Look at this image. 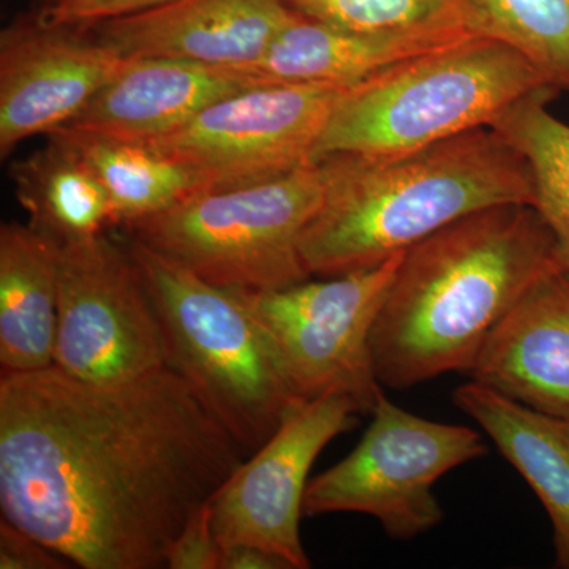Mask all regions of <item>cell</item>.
<instances>
[{
	"instance_id": "obj_25",
	"label": "cell",
	"mask_w": 569,
	"mask_h": 569,
	"mask_svg": "<svg viewBox=\"0 0 569 569\" xmlns=\"http://www.w3.org/2000/svg\"><path fill=\"white\" fill-rule=\"evenodd\" d=\"M222 546L212 527L211 503H204L187 520L183 529L171 542L164 568L219 569Z\"/></svg>"
},
{
	"instance_id": "obj_11",
	"label": "cell",
	"mask_w": 569,
	"mask_h": 569,
	"mask_svg": "<svg viewBox=\"0 0 569 569\" xmlns=\"http://www.w3.org/2000/svg\"><path fill=\"white\" fill-rule=\"evenodd\" d=\"M362 415L350 397L307 400L213 493L209 503L220 546L252 545L310 568L299 522L309 475L320 452Z\"/></svg>"
},
{
	"instance_id": "obj_28",
	"label": "cell",
	"mask_w": 569,
	"mask_h": 569,
	"mask_svg": "<svg viewBox=\"0 0 569 569\" xmlns=\"http://www.w3.org/2000/svg\"><path fill=\"white\" fill-rule=\"evenodd\" d=\"M569 422V421H568Z\"/></svg>"
},
{
	"instance_id": "obj_5",
	"label": "cell",
	"mask_w": 569,
	"mask_h": 569,
	"mask_svg": "<svg viewBox=\"0 0 569 569\" xmlns=\"http://www.w3.org/2000/svg\"><path fill=\"white\" fill-rule=\"evenodd\" d=\"M546 88L541 74L508 44L468 37L342 91L318 142L317 162L335 153L419 151L490 127L509 107Z\"/></svg>"
},
{
	"instance_id": "obj_12",
	"label": "cell",
	"mask_w": 569,
	"mask_h": 569,
	"mask_svg": "<svg viewBox=\"0 0 569 569\" xmlns=\"http://www.w3.org/2000/svg\"><path fill=\"white\" fill-rule=\"evenodd\" d=\"M127 58L86 29L13 22L0 36V156L69 126Z\"/></svg>"
},
{
	"instance_id": "obj_2",
	"label": "cell",
	"mask_w": 569,
	"mask_h": 569,
	"mask_svg": "<svg viewBox=\"0 0 569 569\" xmlns=\"http://www.w3.org/2000/svg\"><path fill=\"white\" fill-rule=\"evenodd\" d=\"M559 269L556 238L530 204L482 209L411 247L370 336L381 387L470 372L509 310Z\"/></svg>"
},
{
	"instance_id": "obj_16",
	"label": "cell",
	"mask_w": 569,
	"mask_h": 569,
	"mask_svg": "<svg viewBox=\"0 0 569 569\" xmlns=\"http://www.w3.org/2000/svg\"><path fill=\"white\" fill-rule=\"evenodd\" d=\"M473 36L481 33L348 31L299 14L276 37L260 61L241 71L258 84L290 82L348 89L397 63Z\"/></svg>"
},
{
	"instance_id": "obj_27",
	"label": "cell",
	"mask_w": 569,
	"mask_h": 569,
	"mask_svg": "<svg viewBox=\"0 0 569 569\" xmlns=\"http://www.w3.org/2000/svg\"><path fill=\"white\" fill-rule=\"evenodd\" d=\"M219 569H291L287 560L252 545L223 546Z\"/></svg>"
},
{
	"instance_id": "obj_3",
	"label": "cell",
	"mask_w": 569,
	"mask_h": 569,
	"mask_svg": "<svg viewBox=\"0 0 569 569\" xmlns=\"http://www.w3.org/2000/svg\"><path fill=\"white\" fill-rule=\"evenodd\" d=\"M318 163L323 200L299 244L312 277L373 268L482 209L535 204L526 157L492 127L400 156Z\"/></svg>"
},
{
	"instance_id": "obj_15",
	"label": "cell",
	"mask_w": 569,
	"mask_h": 569,
	"mask_svg": "<svg viewBox=\"0 0 569 569\" xmlns=\"http://www.w3.org/2000/svg\"><path fill=\"white\" fill-rule=\"evenodd\" d=\"M254 84L241 70L173 58H127L63 129L149 142L173 133L217 100Z\"/></svg>"
},
{
	"instance_id": "obj_19",
	"label": "cell",
	"mask_w": 569,
	"mask_h": 569,
	"mask_svg": "<svg viewBox=\"0 0 569 569\" xmlns=\"http://www.w3.org/2000/svg\"><path fill=\"white\" fill-rule=\"evenodd\" d=\"M14 194L31 227L56 246L89 241L116 227L110 198L80 152L59 134L11 164Z\"/></svg>"
},
{
	"instance_id": "obj_9",
	"label": "cell",
	"mask_w": 569,
	"mask_h": 569,
	"mask_svg": "<svg viewBox=\"0 0 569 569\" xmlns=\"http://www.w3.org/2000/svg\"><path fill=\"white\" fill-rule=\"evenodd\" d=\"M56 247V369L88 383L111 385L167 366L162 329L126 242L104 233Z\"/></svg>"
},
{
	"instance_id": "obj_18",
	"label": "cell",
	"mask_w": 569,
	"mask_h": 569,
	"mask_svg": "<svg viewBox=\"0 0 569 569\" xmlns=\"http://www.w3.org/2000/svg\"><path fill=\"white\" fill-rule=\"evenodd\" d=\"M58 247L31 224L0 227V366L26 373L54 366Z\"/></svg>"
},
{
	"instance_id": "obj_14",
	"label": "cell",
	"mask_w": 569,
	"mask_h": 569,
	"mask_svg": "<svg viewBox=\"0 0 569 569\" xmlns=\"http://www.w3.org/2000/svg\"><path fill=\"white\" fill-rule=\"evenodd\" d=\"M471 380L569 421V272H550L490 332Z\"/></svg>"
},
{
	"instance_id": "obj_17",
	"label": "cell",
	"mask_w": 569,
	"mask_h": 569,
	"mask_svg": "<svg viewBox=\"0 0 569 569\" xmlns=\"http://www.w3.org/2000/svg\"><path fill=\"white\" fill-rule=\"evenodd\" d=\"M452 402L537 493L552 523L556 565L569 569V422L473 380L452 392Z\"/></svg>"
},
{
	"instance_id": "obj_6",
	"label": "cell",
	"mask_w": 569,
	"mask_h": 569,
	"mask_svg": "<svg viewBox=\"0 0 569 569\" xmlns=\"http://www.w3.org/2000/svg\"><path fill=\"white\" fill-rule=\"evenodd\" d=\"M320 163L203 189L126 227L127 236L231 291L268 293L310 279L301 236L323 200Z\"/></svg>"
},
{
	"instance_id": "obj_4",
	"label": "cell",
	"mask_w": 569,
	"mask_h": 569,
	"mask_svg": "<svg viewBox=\"0 0 569 569\" xmlns=\"http://www.w3.org/2000/svg\"><path fill=\"white\" fill-rule=\"evenodd\" d=\"M162 329L167 367L250 456L307 402L264 326L238 291L206 282L127 236Z\"/></svg>"
},
{
	"instance_id": "obj_20",
	"label": "cell",
	"mask_w": 569,
	"mask_h": 569,
	"mask_svg": "<svg viewBox=\"0 0 569 569\" xmlns=\"http://www.w3.org/2000/svg\"><path fill=\"white\" fill-rule=\"evenodd\" d=\"M92 168L110 198L116 227H129L181 203L204 189L200 176L148 142L61 129Z\"/></svg>"
},
{
	"instance_id": "obj_23",
	"label": "cell",
	"mask_w": 569,
	"mask_h": 569,
	"mask_svg": "<svg viewBox=\"0 0 569 569\" xmlns=\"http://www.w3.org/2000/svg\"><path fill=\"white\" fill-rule=\"evenodd\" d=\"M309 20L348 31L481 33L471 0H282ZM482 36V33H481Z\"/></svg>"
},
{
	"instance_id": "obj_26",
	"label": "cell",
	"mask_w": 569,
	"mask_h": 569,
	"mask_svg": "<svg viewBox=\"0 0 569 569\" xmlns=\"http://www.w3.org/2000/svg\"><path fill=\"white\" fill-rule=\"evenodd\" d=\"M69 560L50 546L18 529L9 520L0 522V568L2 569H63Z\"/></svg>"
},
{
	"instance_id": "obj_10",
	"label": "cell",
	"mask_w": 569,
	"mask_h": 569,
	"mask_svg": "<svg viewBox=\"0 0 569 569\" xmlns=\"http://www.w3.org/2000/svg\"><path fill=\"white\" fill-rule=\"evenodd\" d=\"M342 91L326 84H254L148 144L187 164L204 189L277 178L317 162L318 142Z\"/></svg>"
},
{
	"instance_id": "obj_8",
	"label": "cell",
	"mask_w": 569,
	"mask_h": 569,
	"mask_svg": "<svg viewBox=\"0 0 569 569\" xmlns=\"http://www.w3.org/2000/svg\"><path fill=\"white\" fill-rule=\"evenodd\" d=\"M403 253L336 277L307 279L268 293L238 291L268 335L305 400L350 397L372 413L383 387L376 376L370 336Z\"/></svg>"
},
{
	"instance_id": "obj_22",
	"label": "cell",
	"mask_w": 569,
	"mask_h": 569,
	"mask_svg": "<svg viewBox=\"0 0 569 569\" xmlns=\"http://www.w3.org/2000/svg\"><path fill=\"white\" fill-rule=\"evenodd\" d=\"M482 36L531 63L557 92H569V0H471Z\"/></svg>"
},
{
	"instance_id": "obj_7",
	"label": "cell",
	"mask_w": 569,
	"mask_h": 569,
	"mask_svg": "<svg viewBox=\"0 0 569 569\" xmlns=\"http://www.w3.org/2000/svg\"><path fill=\"white\" fill-rule=\"evenodd\" d=\"M370 415L353 451L310 479L305 515L358 512L377 519L389 538L410 541L443 522L438 479L486 456L488 445L471 427L418 417L385 395Z\"/></svg>"
},
{
	"instance_id": "obj_13",
	"label": "cell",
	"mask_w": 569,
	"mask_h": 569,
	"mask_svg": "<svg viewBox=\"0 0 569 569\" xmlns=\"http://www.w3.org/2000/svg\"><path fill=\"white\" fill-rule=\"evenodd\" d=\"M298 17L282 0H178L81 29L123 58L152 56L241 70L260 61Z\"/></svg>"
},
{
	"instance_id": "obj_21",
	"label": "cell",
	"mask_w": 569,
	"mask_h": 569,
	"mask_svg": "<svg viewBox=\"0 0 569 569\" xmlns=\"http://www.w3.org/2000/svg\"><path fill=\"white\" fill-rule=\"evenodd\" d=\"M556 93L546 88L523 97L490 127L526 157L533 176V208L552 231L569 272V126L549 110Z\"/></svg>"
},
{
	"instance_id": "obj_1",
	"label": "cell",
	"mask_w": 569,
	"mask_h": 569,
	"mask_svg": "<svg viewBox=\"0 0 569 569\" xmlns=\"http://www.w3.org/2000/svg\"><path fill=\"white\" fill-rule=\"evenodd\" d=\"M244 449L170 367L97 385L0 376V509L84 569L164 568Z\"/></svg>"
},
{
	"instance_id": "obj_24",
	"label": "cell",
	"mask_w": 569,
	"mask_h": 569,
	"mask_svg": "<svg viewBox=\"0 0 569 569\" xmlns=\"http://www.w3.org/2000/svg\"><path fill=\"white\" fill-rule=\"evenodd\" d=\"M173 2L178 0H47L36 18L48 26L81 29Z\"/></svg>"
}]
</instances>
